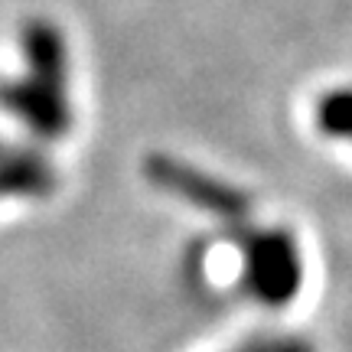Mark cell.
I'll use <instances>...</instances> for the list:
<instances>
[{
	"mask_svg": "<svg viewBox=\"0 0 352 352\" xmlns=\"http://www.w3.org/2000/svg\"><path fill=\"white\" fill-rule=\"evenodd\" d=\"M241 245V284L264 307H284L300 294L303 258L290 228H248Z\"/></svg>",
	"mask_w": 352,
	"mask_h": 352,
	"instance_id": "6da1fadb",
	"label": "cell"
},
{
	"mask_svg": "<svg viewBox=\"0 0 352 352\" xmlns=\"http://www.w3.org/2000/svg\"><path fill=\"white\" fill-rule=\"evenodd\" d=\"M147 176H151L153 186H160L164 192H173L176 199L189 202V206H196V209L215 215L222 222H245L252 212V196L245 189L206 173L199 166H189L176 157H166V153H153L147 160Z\"/></svg>",
	"mask_w": 352,
	"mask_h": 352,
	"instance_id": "7a4b0ae2",
	"label": "cell"
},
{
	"mask_svg": "<svg viewBox=\"0 0 352 352\" xmlns=\"http://www.w3.org/2000/svg\"><path fill=\"white\" fill-rule=\"evenodd\" d=\"M314 121L320 134L352 144V85L323 91L314 104Z\"/></svg>",
	"mask_w": 352,
	"mask_h": 352,
	"instance_id": "3957f363",
	"label": "cell"
},
{
	"mask_svg": "<svg viewBox=\"0 0 352 352\" xmlns=\"http://www.w3.org/2000/svg\"><path fill=\"white\" fill-rule=\"evenodd\" d=\"M235 352H314V346L300 336H261Z\"/></svg>",
	"mask_w": 352,
	"mask_h": 352,
	"instance_id": "277c9868",
	"label": "cell"
}]
</instances>
